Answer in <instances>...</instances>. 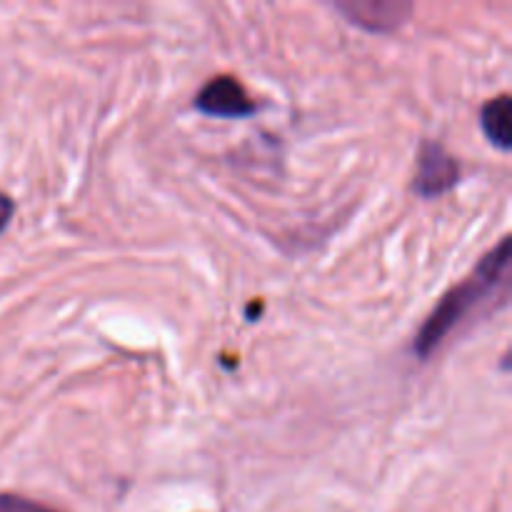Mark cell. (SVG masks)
<instances>
[{
	"instance_id": "cell-2",
	"label": "cell",
	"mask_w": 512,
	"mask_h": 512,
	"mask_svg": "<svg viewBox=\"0 0 512 512\" xmlns=\"http://www.w3.org/2000/svg\"><path fill=\"white\" fill-rule=\"evenodd\" d=\"M460 180V165L448 150L435 140H425L418 155V173L413 178V190L420 198H438L453 190Z\"/></svg>"
},
{
	"instance_id": "cell-4",
	"label": "cell",
	"mask_w": 512,
	"mask_h": 512,
	"mask_svg": "<svg viewBox=\"0 0 512 512\" xmlns=\"http://www.w3.org/2000/svg\"><path fill=\"white\" fill-rule=\"evenodd\" d=\"M338 10L350 23L360 25L370 33H390L408 20V15L413 13V5L400 3V0H393V3H388V0H373V3L348 0V3H338Z\"/></svg>"
},
{
	"instance_id": "cell-5",
	"label": "cell",
	"mask_w": 512,
	"mask_h": 512,
	"mask_svg": "<svg viewBox=\"0 0 512 512\" xmlns=\"http://www.w3.org/2000/svg\"><path fill=\"white\" fill-rule=\"evenodd\" d=\"M510 105V95H500V98L485 103L483 113H480L485 138L500 150H510Z\"/></svg>"
},
{
	"instance_id": "cell-7",
	"label": "cell",
	"mask_w": 512,
	"mask_h": 512,
	"mask_svg": "<svg viewBox=\"0 0 512 512\" xmlns=\"http://www.w3.org/2000/svg\"><path fill=\"white\" fill-rule=\"evenodd\" d=\"M13 210H15L13 200H10L5 193H0V233H3V230L8 228L10 218H13Z\"/></svg>"
},
{
	"instance_id": "cell-1",
	"label": "cell",
	"mask_w": 512,
	"mask_h": 512,
	"mask_svg": "<svg viewBox=\"0 0 512 512\" xmlns=\"http://www.w3.org/2000/svg\"><path fill=\"white\" fill-rule=\"evenodd\" d=\"M510 268V238L500 240V245L495 250H490L483 260H480L478 270L470 275L465 283L455 285L443 300H440L438 308L430 313V318L425 320V325L420 328V333L415 335L413 350L420 360L430 358L435 350L443 345V340L448 338L450 330L475 308L483 298H488L500 283H505Z\"/></svg>"
},
{
	"instance_id": "cell-3",
	"label": "cell",
	"mask_w": 512,
	"mask_h": 512,
	"mask_svg": "<svg viewBox=\"0 0 512 512\" xmlns=\"http://www.w3.org/2000/svg\"><path fill=\"white\" fill-rule=\"evenodd\" d=\"M195 108L210 118H248L255 113V103L233 75L208 80L195 95Z\"/></svg>"
},
{
	"instance_id": "cell-6",
	"label": "cell",
	"mask_w": 512,
	"mask_h": 512,
	"mask_svg": "<svg viewBox=\"0 0 512 512\" xmlns=\"http://www.w3.org/2000/svg\"><path fill=\"white\" fill-rule=\"evenodd\" d=\"M0 512H55L20 495H0Z\"/></svg>"
}]
</instances>
